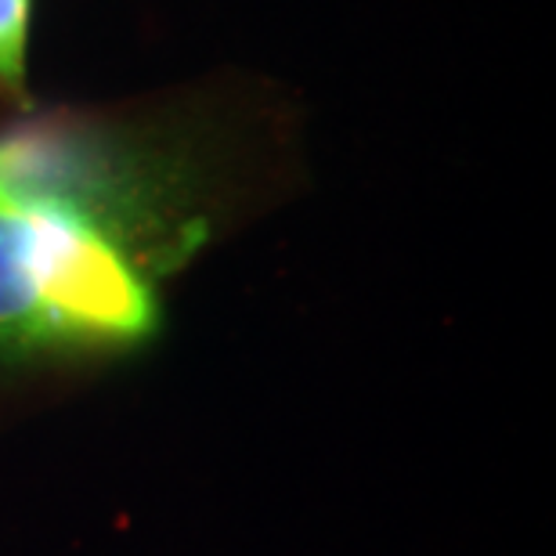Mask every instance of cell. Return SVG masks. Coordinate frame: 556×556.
<instances>
[{
	"mask_svg": "<svg viewBox=\"0 0 556 556\" xmlns=\"http://www.w3.org/2000/svg\"><path fill=\"white\" fill-rule=\"evenodd\" d=\"M62 329L29 271L15 217L0 206V358L59 348Z\"/></svg>",
	"mask_w": 556,
	"mask_h": 556,
	"instance_id": "6da1fadb",
	"label": "cell"
},
{
	"mask_svg": "<svg viewBox=\"0 0 556 556\" xmlns=\"http://www.w3.org/2000/svg\"><path fill=\"white\" fill-rule=\"evenodd\" d=\"M29 0H0V84L18 91L26 80Z\"/></svg>",
	"mask_w": 556,
	"mask_h": 556,
	"instance_id": "7a4b0ae2",
	"label": "cell"
}]
</instances>
